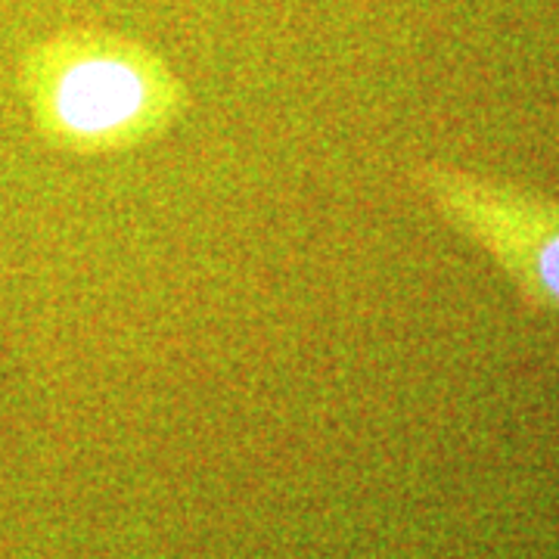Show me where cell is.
Masks as SVG:
<instances>
[{
    "label": "cell",
    "mask_w": 559,
    "mask_h": 559,
    "mask_svg": "<svg viewBox=\"0 0 559 559\" xmlns=\"http://www.w3.org/2000/svg\"><path fill=\"white\" fill-rule=\"evenodd\" d=\"M20 94L35 134L81 159L143 150L190 109L187 84L156 50L103 28H72L32 47Z\"/></svg>",
    "instance_id": "cell-1"
}]
</instances>
